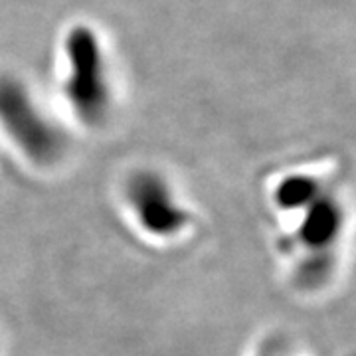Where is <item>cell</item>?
<instances>
[{
	"label": "cell",
	"instance_id": "cell-1",
	"mask_svg": "<svg viewBox=\"0 0 356 356\" xmlns=\"http://www.w3.org/2000/svg\"><path fill=\"white\" fill-rule=\"evenodd\" d=\"M62 93L72 113L88 127L103 125L113 109V83L99 32L74 24L65 32Z\"/></svg>",
	"mask_w": 356,
	"mask_h": 356
},
{
	"label": "cell",
	"instance_id": "cell-2",
	"mask_svg": "<svg viewBox=\"0 0 356 356\" xmlns=\"http://www.w3.org/2000/svg\"><path fill=\"white\" fill-rule=\"evenodd\" d=\"M0 129L36 166L58 165L67 151L64 131L44 113L24 81L8 72L0 74Z\"/></svg>",
	"mask_w": 356,
	"mask_h": 356
},
{
	"label": "cell",
	"instance_id": "cell-3",
	"mask_svg": "<svg viewBox=\"0 0 356 356\" xmlns=\"http://www.w3.org/2000/svg\"><path fill=\"white\" fill-rule=\"evenodd\" d=\"M125 198L140 229L161 240H172L192 224L191 210L161 172L140 168L127 178Z\"/></svg>",
	"mask_w": 356,
	"mask_h": 356
},
{
	"label": "cell",
	"instance_id": "cell-4",
	"mask_svg": "<svg viewBox=\"0 0 356 356\" xmlns=\"http://www.w3.org/2000/svg\"><path fill=\"white\" fill-rule=\"evenodd\" d=\"M344 228V210L334 196L321 194L315 202L305 208L303 220L297 228L295 240L307 250V254L331 252L339 242Z\"/></svg>",
	"mask_w": 356,
	"mask_h": 356
},
{
	"label": "cell",
	"instance_id": "cell-5",
	"mask_svg": "<svg viewBox=\"0 0 356 356\" xmlns=\"http://www.w3.org/2000/svg\"><path fill=\"white\" fill-rule=\"evenodd\" d=\"M321 184L307 175H291L283 178L275 188V202L283 210H305L321 196Z\"/></svg>",
	"mask_w": 356,
	"mask_h": 356
},
{
	"label": "cell",
	"instance_id": "cell-6",
	"mask_svg": "<svg viewBox=\"0 0 356 356\" xmlns=\"http://www.w3.org/2000/svg\"><path fill=\"white\" fill-rule=\"evenodd\" d=\"M332 267H334V257L332 252H318V254H307V257L297 267V281L301 287H311L315 289L329 280Z\"/></svg>",
	"mask_w": 356,
	"mask_h": 356
}]
</instances>
